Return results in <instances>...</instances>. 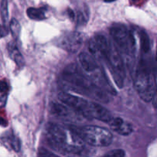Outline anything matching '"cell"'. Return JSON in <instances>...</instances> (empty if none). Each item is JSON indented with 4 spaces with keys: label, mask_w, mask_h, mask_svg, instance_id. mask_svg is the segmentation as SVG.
Returning <instances> with one entry per match:
<instances>
[{
    "label": "cell",
    "mask_w": 157,
    "mask_h": 157,
    "mask_svg": "<svg viewBox=\"0 0 157 157\" xmlns=\"http://www.w3.org/2000/svg\"><path fill=\"white\" fill-rule=\"evenodd\" d=\"M63 87L65 90L74 91L84 96H88L100 102H108L106 92L94 84L76 65L68 66L61 75Z\"/></svg>",
    "instance_id": "obj_1"
},
{
    "label": "cell",
    "mask_w": 157,
    "mask_h": 157,
    "mask_svg": "<svg viewBox=\"0 0 157 157\" xmlns=\"http://www.w3.org/2000/svg\"><path fill=\"white\" fill-rule=\"evenodd\" d=\"M46 136L51 144L68 153L78 154L84 149V141L78 129L50 123L46 128Z\"/></svg>",
    "instance_id": "obj_2"
},
{
    "label": "cell",
    "mask_w": 157,
    "mask_h": 157,
    "mask_svg": "<svg viewBox=\"0 0 157 157\" xmlns=\"http://www.w3.org/2000/svg\"><path fill=\"white\" fill-rule=\"evenodd\" d=\"M58 98L63 104L87 119H96L108 124L113 117L105 107L98 103L91 102L64 91L59 93Z\"/></svg>",
    "instance_id": "obj_3"
},
{
    "label": "cell",
    "mask_w": 157,
    "mask_h": 157,
    "mask_svg": "<svg viewBox=\"0 0 157 157\" xmlns=\"http://www.w3.org/2000/svg\"><path fill=\"white\" fill-rule=\"evenodd\" d=\"M134 87L140 98L150 102L155 93V78L151 67L145 60H141L134 75Z\"/></svg>",
    "instance_id": "obj_4"
},
{
    "label": "cell",
    "mask_w": 157,
    "mask_h": 157,
    "mask_svg": "<svg viewBox=\"0 0 157 157\" xmlns=\"http://www.w3.org/2000/svg\"><path fill=\"white\" fill-rule=\"evenodd\" d=\"M78 61L83 71L94 84L106 92H110L113 90V86L109 83L104 71L91 55L81 52L78 56Z\"/></svg>",
    "instance_id": "obj_5"
},
{
    "label": "cell",
    "mask_w": 157,
    "mask_h": 157,
    "mask_svg": "<svg viewBox=\"0 0 157 157\" xmlns=\"http://www.w3.org/2000/svg\"><path fill=\"white\" fill-rule=\"evenodd\" d=\"M133 32L121 23H114L110 28V34L113 41L124 56L128 59L135 54L136 42Z\"/></svg>",
    "instance_id": "obj_6"
},
{
    "label": "cell",
    "mask_w": 157,
    "mask_h": 157,
    "mask_svg": "<svg viewBox=\"0 0 157 157\" xmlns=\"http://www.w3.org/2000/svg\"><path fill=\"white\" fill-rule=\"evenodd\" d=\"M78 130L84 143L93 147H107L113 140V135L108 130L98 126H85Z\"/></svg>",
    "instance_id": "obj_7"
},
{
    "label": "cell",
    "mask_w": 157,
    "mask_h": 157,
    "mask_svg": "<svg viewBox=\"0 0 157 157\" xmlns=\"http://www.w3.org/2000/svg\"><path fill=\"white\" fill-rule=\"evenodd\" d=\"M88 48L90 55L95 59L107 63L110 50V43H109L104 35H95L89 42Z\"/></svg>",
    "instance_id": "obj_8"
},
{
    "label": "cell",
    "mask_w": 157,
    "mask_h": 157,
    "mask_svg": "<svg viewBox=\"0 0 157 157\" xmlns=\"http://www.w3.org/2000/svg\"><path fill=\"white\" fill-rule=\"evenodd\" d=\"M84 42V36L78 32H70L63 34L57 40V44L61 48L75 53L81 48Z\"/></svg>",
    "instance_id": "obj_9"
},
{
    "label": "cell",
    "mask_w": 157,
    "mask_h": 157,
    "mask_svg": "<svg viewBox=\"0 0 157 157\" xmlns=\"http://www.w3.org/2000/svg\"><path fill=\"white\" fill-rule=\"evenodd\" d=\"M108 124L113 131L122 136H128L133 131V126L121 117H113Z\"/></svg>",
    "instance_id": "obj_10"
},
{
    "label": "cell",
    "mask_w": 157,
    "mask_h": 157,
    "mask_svg": "<svg viewBox=\"0 0 157 157\" xmlns=\"http://www.w3.org/2000/svg\"><path fill=\"white\" fill-rule=\"evenodd\" d=\"M71 110V108L68 106L65 105L64 104H58V103H52L51 105V112L53 114L58 115L60 117L66 118V119H70L71 118L73 113Z\"/></svg>",
    "instance_id": "obj_11"
},
{
    "label": "cell",
    "mask_w": 157,
    "mask_h": 157,
    "mask_svg": "<svg viewBox=\"0 0 157 157\" xmlns=\"http://www.w3.org/2000/svg\"><path fill=\"white\" fill-rule=\"evenodd\" d=\"M8 51H9L11 58L15 61L17 66H18L19 67H22L25 65V60L23 56L21 55V52L18 50L16 44L13 41H11L8 44Z\"/></svg>",
    "instance_id": "obj_12"
},
{
    "label": "cell",
    "mask_w": 157,
    "mask_h": 157,
    "mask_svg": "<svg viewBox=\"0 0 157 157\" xmlns=\"http://www.w3.org/2000/svg\"><path fill=\"white\" fill-rule=\"evenodd\" d=\"M46 10L44 8L30 7L27 9L26 13L30 19L35 21H42L46 18Z\"/></svg>",
    "instance_id": "obj_13"
},
{
    "label": "cell",
    "mask_w": 157,
    "mask_h": 157,
    "mask_svg": "<svg viewBox=\"0 0 157 157\" xmlns=\"http://www.w3.org/2000/svg\"><path fill=\"white\" fill-rule=\"evenodd\" d=\"M5 141L7 143L8 145L11 147L12 150H13L15 152H19L21 150V142L20 140L15 136L14 134H10L5 138Z\"/></svg>",
    "instance_id": "obj_14"
},
{
    "label": "cell",
    "mask_w": 157,
    "mask_h": 157,
    "mask_svg": "<svg viewBox=\"0 0 157 157\" xmlns=\"http://www.w3.org/2000/svg\"><path fill=\"white\" fill-rule=\"evenodd\" d=\"M140 47L143 52L145 54L149 53L150 51V41L147 32L144 30L140 31Z\"/></svg>",
    "instance_id": "obj_15"
},
{
    "label": "cell",
    "mask_w": 157,
    "mask_h": 157,
    "mask_svg": "<svg viewBox=\"0 0 157 157\" xmlns=\"http://www.w3.org/2000/svg\"><path fill=\"white\" fill-rule=\"evenodd\" d=\"M9 28H10L11 33H12L14 39H18L19 38L20 33H21V25L16 18H12V20L10 21V24H9Z\"/></svg>",
    "instance_id": "obj_16"
},
{
    "label": "cell",
    "mask_w": 157,
    "mask_h": 157,
    "mask_svg": "<svg viewBox=\"0 0 157 157\" xmlns=\"http://www.w3.org/2000/svg\"><path fill=\"white\" fill-rule=\"evenodd\" d=\"M0 11H1L2 18L5 25L9 20V9H8V0H1L0 3Z\"/></svg>",
    "instance_id": "obj_17"
},
{
    "label": "cell",
    "mask_w": 157,
    "mask_h": 157,
    "mask_svg": "<svg viewBox=\"0 0 157 157\" xmlns=\"http://www.w3.org/2000/svg\"><path fill=\"white\" fill-rule=\"evenodd\" d=\"M101 157H125V151L121 149H117L107 152L106 154L103 155Z\"/></svg>",
    "instance_id": "obj_18"
},
{
    "label": "cell",
    "mask_w": 157,
    "mask_h": 157,
    "mask_svg": "<svg viewBox=\"0 0 157 157\" xmlns=\"http://www.w3.org/2000/svg\"><path fill=\"white\" fill-rule=\"evenodd\" d=\"M38 157H61L44 148L39 149L38 152Z\"/></svg>",
    "instance_id": "obj_19"
},
{
    "label": "cell",
    "mask_w": 157,
    "mask_h": 157,
    "mask_svg": "<svg viewBox=\"0 0 157 157\" xmlns=\"http://www.w3.org/2000/svg\"><path fill=\"white\" fill-rule=\"evenodd\" d=\"M154 78H155V93L153 96L152 102H153V106L157 109V66L154 70Z\"/></svg>",
    "instance_id": "obj_20"
},
{
    "label": "cell",
    "mask_w": 157,
    "mask_h": 157,
    "mask_svg": "<svg viewBox=\"0 0 157 157\" xmlns=\"http://www.w3.org/2000/svg\"><path fill=\"white\" fill-rule=\"evenodd\" d=\"M8 93L9 92L0 90V107H4L6 106L8 99Z\"/></svg>",
    "instance_id": "obj_21"
},
{
    "label": "cell",
    "mask_w": 157,
    "mask_h": 157,
    "mask_svg": "<svg viewBox=\"0 0 157 157\" xmlns=\"http://www.w3.org/2000/svg\"><path fill=\"white\" fill-rule=\"evenodd\" d=\"M9 84H8L6 81H4V80L0 81V90H1V91L9 92Z\"/></svg>",
    "instance_id": "obj_22"
},
{
    "label": "cell",
    "mask_w": 157,
    "mask_h": 157,
    "mask_svg": "<svg viewBox=\"0 0 157 157\" xmlns=\"http://www.w3.org/2000/svg\"><path fill=\"white\" fill-rule=\"evenodd\" d=\"M67 14H68V16L70 17L71 19H75V12H74L73 10L68 9H67Z\"/></svg>",
    "instance_id": "obj_23"
},
{
    "label": "cell",
    "mask_w": 157,
    "mask_h": 157,
    "mask_svg": "<svg viewBox=\"0 0 157 157\" xmlns=\"http://www.w3.org/2000/svg\"><path fill=\"white\" fill-rule=\"evenodd\" d=\"M6 124L7 123H6V120L0 117V126H6Z\"/></svg>",
    "instance_id": "obj_24"
},
{
    "label": "cell",
    "mask_w": 157,
    "mask_h": 157,
    "mask_svg": "<svg viewBox=\"0 0 157 157\" xmlns=\"http://www.w3.org/2000/svg\"><path fill=\"white\" fill-rule=\"evenodd\" d=\"M114 1H116V0H104V2H112Z\"/></svg>",
    "instance_id": "obj_25"
},
{
    "label": "cell",
    "mask_w": 157,
    "mask_h": 157,
    "mask_svg": "<svg viewBox=\"0 0 157 157\" xmlns=\"http://www.w3.org/2000/svg\"><path fill=\"white\" fill-rule=\"evenodd\" d=\"M132 1L133 2H136L137 1H139V0H132Z\"/></svg>",
    "instance_id": "obj_26"
},
{
    "label": "cell",
    "mask_w": 157,
    "mask_h": 157,
    "mask_svg": "<svg viewBox=\"0 0 157 157\" xmlns=\"http://www.w3.org/2000/svg\"><path fill=\"white\" fill-rule=\"evenodd\" d=\"M156 61H157V48H156Z\"/></svg>",
    "instance_id": "obj_27"
}]
</instances>
